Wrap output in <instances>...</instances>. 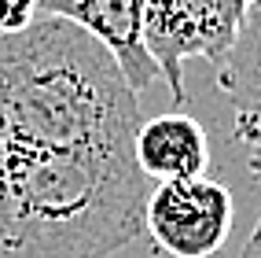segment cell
<instances>
[{"instance_id": "6da1fadb", "label": "cell", "mask_w": 261, "mask_h": 258, "mask_svg": "<svg viewBox=\"0 0 261 258\" xmlns=\"http://www.w3.org/2000/svg\"><path fill=\"white\" fill-rule=\"evenodd\" d=\"M133 148L0 144V258H111L147 232Z\"/></svg>"}, {"instance_id": "7a4b0ae2", "label": "cell", "mask_w": 261, "mask_h": 258, "mask_svg": "<svg viewBox=\"0 0 261 258\" xmlns=\"http://www.w3.org/2000/svg\"><path fill=\"white\" fill-rule=\"evenodd\" d=\"M140 92L114 52L59 15L0 37V144L133 148Z\"/></svg>"}, {"instance_id": "3957f363", "label": "cell", "mask_w": 261, "mask_h": 258, "mask_svg": "<svg viewBox=\"0 0 261 258\" xmlns=\"http://www.w3.org/2000/svg\"><path fill=\"white\" fill-rule=\"evenodd\" d=\"M254 4L257 0H147L144 41L177 103H184V63L199 56L217 71Z\"/></svg>"}, {"instance_id": "277c9868", "label": "cell", "mask_w": 261, "mask_h": 258, "mask_svg": "<svg viewBox=\"0 0 261 258\" xmlns=\"http://www.w3.org/2000/svg\"><path fill=\"white\" fill-rule=\"evenodd\" d=\"M147 232L173 258H214L232 236L236 203L221 181H162L147 196Z\"/></svg>"}, {"instance_id": "5b68a950", "label": "cell", "mask_w": 261, "mask_h": 258, "mask_svg": "<svg viewBox=\"0 0 261 258\" xmlns=\"http://www.w3.org/2000/svg\"><path fill=\"white\" fill-rule=\"evenodd\" d=\"M37 11L70 19L96 41H103L136 92H144L159 78V63L144 41L147 0H37Z\"/></svg>"}, {"instance_id": "8992f818", "label": "cell", "mask_w": 261, "mask_h": 258, "mask_svg": "<svg viewBox=\"0 0 261 258\" xmlns=\"http://www.w3.org/2000/svg\"><path fill=\"white\" fill-rule=\"evenodd\" d=\"M217 89L232 103L236 140L247 148V166L261 181V0L247 11L228 59L217 66Z\"/></svg>"}, {"instance_id": "52a82bcc", "label": "cell", "mask_w": 261, "mask_h": 258, "mask_svg": "<svg viewBox=\"0 0 261 258\" xmlns=\"http://www.w3.org/2000/svg\"><path fill=\"white\" fill-rule=\"evenodd\" d=\"M136 162L154 181H191L206 177L210 166V140L206 129L191 114H159L136 129Z\"/></svg>"}, {"instance_id": "ba28073f", "label": "cell", "mask_w": 261, "mask_h": 258, "mask_svg": "<svg viewBox=\"0 0 261 258\" xmlns=\"http://www.w3.org/2000/svg\"><path fill=\"white\" fill-rule=\"evenodd\" d=\"M37 15V0H0V37L26 30Z\"/></svg>"}, {"instance_id": "9c48e42d", "label": "cell", "mask_w": 261, "mask_h": 258, "mask_svg": "<svg viewBox=\"0 0 261 258\" xmlns=\"http://www.w3.org/2000/svg\"><path fill=\"white\" fill-rule=\"evenodd\" d=\"M239 258H261V218H257V225H254V232H250V240H247V247H243Z\"/></svg>"}]
</instances>
